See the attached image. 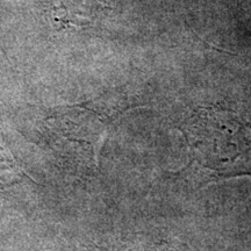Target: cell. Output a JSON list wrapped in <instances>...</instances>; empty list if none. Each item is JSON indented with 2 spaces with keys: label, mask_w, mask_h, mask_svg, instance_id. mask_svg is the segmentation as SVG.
I'll use <instances>...</instances> for the list:
<instances>
[{
  "label": "cell",
  "mask_w": 251,
  "mask_h": 251,
  "mask_svg": "<svg viewBox=\"0 0 251 251\" xmlns=\"http://www.w3.org/2000/svg\"><path fill=\"white\" fill-rule=\"evenodd\" d=\"M190 166L205 183L251 176V122L218 107H199L180 127Z\"/></svg>",
  "instance_id": "1"
}]
</instances>
